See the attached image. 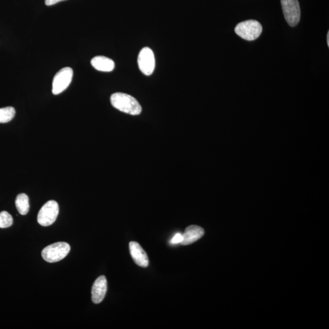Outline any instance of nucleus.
Masks as SVG:
<instances>
[{
  "label": "nucleus",
  "mask_w": 329,
  "mask_h": 329,
  "mask_svg": "<svg viewBox=\"0 0 329 329\" xmlns=\"http://www.w3.org/2000/svg\"><path fill=\"white\" fill-rule=\"evenodd\" d=\"M111 102L115 109L132 115H137L142 112V106L137 100L128 94L115 93L111 96Z\"/></svg>",
  "instance_id": "f257e3e1"
},
{
  "label": "nucleus",
  "mask_w": 329,
  "mask_h": 329,
  "mask_svg": "<svg viewBox=\"0 0 329 329\" xmlns=\"http://www.w3.org/2000/svg\"><path fill=\"white\" fill-rule=\"evenodd\" d=\"M236 34L241 38L252 41L261 36L262 32V26L259 21L249 20L241 22L238 24L235 29Z\"/></svg>",
  "instance_id": "f03ea898"
},
{
  "label": "nucleus",
  "mask_w": 329,
  "mask_h": 329,
  "mask_svg": "<svg viewBox=\"0 0 329 329\" xmlns=\"http://www.w3.org/2000/svg\"><path fill=\"white\" fill-rule=\"evenodd\" d=\"M70 250V246L68 243L58 242L44 248L42 252V256L47 262H58L64 259Z\"/></svg>",
  "instance_id": "7ed1b4c3"
},
{
  "label": "nucleus",
  "mask_w": 329,
  "mask_h": 329,
  "mask_svg": "<svg viewBox=\"0 0 329 329\" xmlns=\"http://www.w3.org/2000/svg\"><path fill=\"white\" fill-rule=\"evenodd\" d=\"M59 212V205L55 200H51L43 205L37 216V221L42 226H49L54 223Z\"/></svg>",
  "instance_id": "20e7f679"
},
{
  "label": "nucleus",
  "mask_w": 329,
  "mask_h": 329,
  "mask_svg": "<svg viewBox=\"0 0 329 329\" xmlns=\"http://www.w3.org/2000/svg\"><path fill=\"white\" fill-rule=\"evenodd\" d=\"M73 76V71L70 67H65L56 74L53 81L52 92L57 95L63 92L70 85Z\"/></svg>",
  "instance_id": "39448f33"
},
{
  "label": "nucleus",
  "mask_w": 329,
  "mask_h": 329,
  "mask_svg": "<svg viewBox=\"0 0 329 329\" xmlns=\"http://www.w3.org/2000/svg\"><path fill=\"white\" fill-rule=\"evenodd\" d=\"M282 7L287 23L295 27L300 18V9L298 0H281Z\"/></svg>",
  "instance_id": "423d86ee"
},
{
  "label": "nucleus",
  "mask_w": 329,
  "mask_h": 329,
  "mask_svg": "<svg viewBox=\"0 0 329 329\" xmlns=\"http://www.w3.org/2000/svg\"><path fill=\"white\" fill-rule=\"evenodd\" d=\"M138 65L141 71L149 76L152 74L155 68V57L153 50L148 47H145L141 50L138 57Z\"/></svg>",
  "instance_id": "0eeeda50"
},
{
  "label": "nucleus",
  "mask_w": 329,
  "mask_h": 329,
  "mask_svg": "<svg viewBox=\"0 0 329 329\" xmlns=\"http://www.w3.org/2000/svg\"><path fill=\"white\" fill-rule=\"evenodd\" d=\"M108 283L105 275L99 276L94 283L92 290V299L94 303L98 305L104 299L107 292Z\"/></svg>",
  "instance_id": "6e6552de"
},
{
  "label": "nucleus",
  "mask_w": 329,
  "mask_h": 329,
  "mask_svg": "<svg viewBox=\"0 0 329 329\" xmlns=\"http://www.w3.org/2000/svg\"><path fill=\"white\" fill-rule=\"evenodd\" d=\"M130 250L132 258L137 265L143 268L148 266V257L139 243L131 241L130 243Z\"/></svg>",
  "instance_id": "1a4fd4ad"
},
{
  "label": "nucleus",
  "mask_w": 329,
  "mask_h": 329,
  "mask_svg": "<svg viewBox=\"0 0 329 329\" xmlns=\"http://www.w3.org/2000/svg\"><path fill=\"white\" fill-rule=\"evenodd\" d=\"M205 235V231L198 225H192L187 227L183 234V240L181 244L182 245H189L195 242Z\"/></svg>",
  "instance_id": "9d476101"
},
{
  "label": "nucleus",
  "mask_w": 329,
  "mask_h": 329,
  "mask_svg": "<svg viewBox=\"0 0 329 329\" xmlns=\"http://www.w3.org/2000/svg\"><path fill=\"white\" fill-rule=\"evenodd\" d=\"M91 64L96 70L104 72L112 71L115 68L114 62L103 56H95L91 61Z\"/></svg>",
  "instance_id": "9b49d317"
},
{
  "label": "nucleus",
  "mask_w": 329,
  "mask_h": 329,
  "mask_svg": "<svg viewBox=\"0 0 329 329\" xmlns=\"http://www.w3.org/2000/svg\"><path fill=\"white\" fill-rule=\"evenodd\" d=\"M15 206L21 215H27L30 211L29 197L26 194H19L15 200Z\"/></svg>",
  "instance_id": "f8f14e48"
},
{
  "label": "nucleus",
  "mask_w": 329,
  "mask_h": 329,
  "mask_svg": "<svg viewBox=\"0 0 329 329\" xmlns=\"http://www.w3.org/2000/svg\"><path fill=\"white\" fill-rule=\"evenodd\" d=\"M15 115V110L12 107L0 109V123H6L11 121Z\"/></svg>",
  "instance_id": "ddd939ff"
},
{
  "label": "nucleus",
  "mask_w": 329,
  "mask_h": 329,
  "mask_svg": "<svg viewBox=\"0 0 329 329\" xmlns=\"http://www.w3.org/2000/svg\"><path fill=\"white\" fill-rule=\"evenodd\" d=\"M13 224V218L8 212L3 211L0 213V228H8Z\"/></svg>",
  "instance_id": "4468645a"
},
{
  "label": "nucleus",
  "mask_w": 329,
  "mask_h": 329,
  "mask_svg": "<svg viewBox=\"0 0 329 329\" xmlns=\"http://www.w3.org/2000/svg\"><path fill=\"white\" fill-rule=\"evenodd\" d=\"M183 240V234L178 233L175 235L173 239L171 241L172 244L181 243Z\"/></svg>",
  "instance_id": "2eb2a0df"
},
{
  "label": "nucleus",
  "mask_w": 329,
  "mask_h": 329,
  "mask_svg": "<svg viewBox=\"0 0 329 329\" xmlns=\"http://www.w3.org/2000/svg\"><path fill=\"white\" fill-rule=\"evenodd\" d=\"M65 1V0H45L46 6H52L60 2Z\"/></svg>",
  "instance_id": "dca6fc26"
},
{
  "label": "nucleus",
  "mask_w": 329,
  "mask_h": 329,
  "mask_svg": "<svg viewBox=\"0 0 329 329\" xmlns=\"http://www.w3.org/2000/svg\"><path fill=\"white\" fill-rule=\"evenodd\" d=\"M327 42L328 46L329 47V32H328V33H327Z\"/></svg>",
  "instance_id": "f3484780"
}]
</instances>
